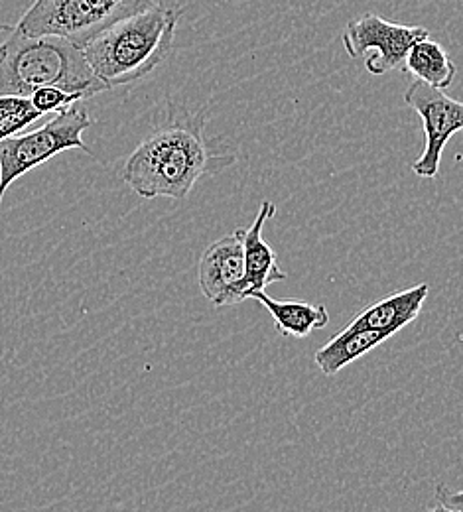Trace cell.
I'll list each match as a JSON object with an SVG mask.
<instances>
[{
	"label": "cell",
	"mask_w": 463,
	"mask_h": 512,
	"mask_svg": "<svg viewBox=\"0 0 463 512\" xmlns=\"http://www.w3.org/2000/svg\"><path fill=\"white\" fill-rule=\"evenodd\" d=\"M430 294L428 284H418L408 290L395 292L369 308H365L359 316L349 321V329H387L398 333L410 321L416 320L422 312V306Z\"/></svg>",
	"instance_id": "cell-10"
},
{
	"label": "cell",
	"mask_w": 463,
	"mask_h": 512,
	"mask_svg": "<svg viewBox=\"0 0 463 512\" xmlns=\"http://www.w3.org/2000/svg\"><path fill=\"white\" fill-rule=\"evenodd\" d=\"M198 280L201 294L215 308L237 306L247 300L243 227L205 249L199 260Z\"/></svg>",
	"instance_id": "cell-8"
},
{
	"label": "cell",
	"mask_w": 463,
	"mask_h": 512,
	"mask_svg": "<svg viewBox=\"0 0 463 512\" xmlns=\"http://www.w3.org/2000/svg\"><path fill=\"white\" fill-rule=\"evenodd\" d=\"M2 54H4V50H2V46H0V60H2Z\"/></svg>",
	"instance_id": "cell-17"
},
{
	"label": "cell",
	"mask_w": 463,
	"mask_h": 512,
	"mask_svg": "<svg viewBox=\"0 0 463 512\" xmlns=\"http://www.w3.org/2000/svg\"><path fill=\"white\" fill-rule=\"evenodd\" d=\"M180 16V6L154 4L113 24L81 50L107 89L133 85L168 58Z\"/></svg>",
	"instance_id": "cell-3"
},
{
	"label": "cell",
	"mask_w": 463,
	"mask_h": 512,
	"mask_svg": "<svg viewBox=\"0 0 463 512\" xmlns=\"http://www.w3.org/2000/svg\"><path fill=\"white\" fill-rule=\"evenodd\" d=\"M276 213V205L265 199L259 207V213L251 227L243 229V247H245V288L247 300L253 292L266 290L274 282L286 280V272L278 266L276 253L263 237L266 221H270Z\"/></svg>",
	"instance_id": "cell-9"
},
{
	"label": "cell",
	"mask_w": 463,
	"mask_h": 512,
	"mask_svg": "<svg viewBox=\"0 0 463 512\" xmlns=\"http://www.w3.org/2000/svg\"><path fill=\"white\" fill-rule=\"evenodd\" d=\"M0 95L30 97L42 87H62L87 99L107 91L83 50L62 36H28L0 24Z\"/></svg>",
	"instance_id": "cell-2"
},
{
	"label": "cell",
	"mask_w": 463,
	"mask_h": 512,
	"mask_svg": "<svg viewBox=\"0 0 463 512\" xmlns=\"http://www.w3.org/2000/svg\"><path fill=\"white\" fill-rule=\"evenodd\" d=\"M434 499H436V505L432 507V511L463 512V491L454 493L446 485H438Z\"/></svg>",
	"instance_id": "cell-16"
},
{
	"label": "cell",
	"mask_w": 463,
	"mask_h": 512,
	"mask_svg": "<svg viewBox=\"0 0 463 512\" xmlns=\"http://www.w3.org/2000/svg\"><path fill=\"white\" fill-rule=\"evenodd\" d=\"M395 333L387 329H349L335 333L330 341L320 347L314 355V361L322 375L333 377L339 371H343L353 361L365 357L379 345H383L387 339H391Z\"/></svg>",
	"instance_id": "cell-11"
},
{
	"label": "cell",
	"mask_w": 463,
	"mask_h": 512,
	"mask_svg": "<svg viewBox=\"0 0 463 512\" xmlns=\"http://www.w3.org/2000/svg\"><path fill=\"white\" fill-rule=\"evenodd\" d=\"M253 300L261 302L272 316L274 327L284 337H308L316 329L330 323V312L324 304H308L302 300H274L265 290L253 292Z\"/></svg>",
	"instance_id": "cell-12"
},
{
	"label": "cell",
	"mask_w": 463,
	"mask_h": 512,
	"mask_svg": "<svg viewBox=\"0 0 463 512\" xmlns=\"http://www.w3.org/2000/svg\"><path fill=\"white\" fill-rule=\"evenodd\" d=\"M404 67L414 79L442 91L454 83L458 73V67L450 54L430 38H424L410 48Z\"/></svg>",
	"instance_id": "cell-13"
},
{
	"label": "cell",
	"mask_w": 463,
	"mask_h": 512,
	"mask_svg": "<svg viewBox=\"0 0 463 512\" xmlns=\"http://www.w3.org/2000/svg\"><path fill=\"white\" fill-rule=\"evenodd\" d=\"M89 127H93L89 113L71 107L56 113L52 121L32 132L0 140V203L16 180L54 156L66 150H83L89 154V146L83 142V132Z\"/></svg>",
	"instance_id": "cell-5"
},
{
	"label": "cell",
	"mask_w": 463,
	"mask_h": 512,
	"mask_svg": "<svg viewBox=\"0 0 463 512\" xmlns=\"http://www.w3.org/2000/svg\"><path fill=\"white\" fill-rule=\"evenodd\" d=\"M424 38H430L428 28L391 22L373 12L351 20L341 36L349 58H365L371 75H385L404 65L410 48Z\"/></svg>",
	"instance_id": "cell-6"
},
{
	"label": "cell",
	"mask_w": 463,
	"mask_h": 512,
	"mask_svg": "<svg viewBox=\"0 0 463 512\" xmlns=\"http://www.w3.org/2000/svg\"><path fill=\"white\" fill-rule=\"evenodd\" d=\"M235 156L213 152L201 117L168 121L144 138L123 168V180L144 199L188 197L199 178L227 168Z\"/></svg>",
	"instance_id": "cell-1"
},
{
	"label": "cell",
	"mask_w": 463,
	"mask_h": 512,
	"mask_svg": "<svg viewBox=\"0 0 463 512\" xmlns=\"http://www.w3.org/2000/svg\"><path fill=\"white\" fill-rule=\"evenodd\" d=\"M404 103L420 115L426 136L424 152L412 162V172L422 180H434L440 172L446 144L463 130V101L414 79L404 93Z\"/></svg>",
	"instance_id": "cell-7"
},
{
	"label": "cell",
	"mask_w": 463,
	"mask_h": 512,
	"mask_svg": "<svg viewBox=\"0 0 463 512\" xmlns=\"http://www.w3.org/2000/svg\"><path fill=\"white\" fill-rule=\"evenodd\" d=\"M42 111L30 97L0 95V140L22 134L32 123L42 119Z\"/></svg>",
	"instance_id": "cell-14"
},
{
	"label": "cell",
	"mask_w": 463,
	"mask_h": 512,
	"mask_svg": "<svg viewBox=\"0 0 463 512\" xmlns=\"http://www.w3.org/2000/svg\"><path fill=\"white\" fill-rule=\"evenodd\" d=\"M32 103L46 115V113H62L71 107H75V103L85 101L87 97L83 93L77 91H67L62 87H42L38 91H34L30 95Z\"/></svg>",
	"instance_id": "cell-15"
},
{
	"label": "cell",
	"mask_w": 463,
	"mask_h": 512,
	"mask_svg": "<svg viewBox=\"0 0 463 512\" xmlns=\"http://www.w3.org/2000/svg\"><path fill=\"white\" fill-rule=\"evenodd\" d=\"M158 0H34L16 28L28 36H62L83 48L113 24Z\"/></svg>",
	"instance_id": "cell-4"
}]
</instances>
